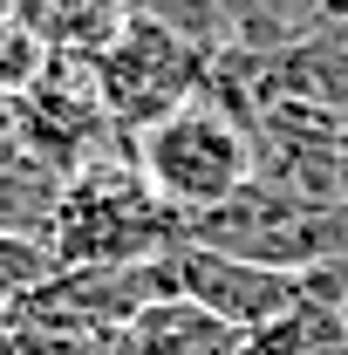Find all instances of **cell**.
Returning <instances> with one entry per match:
<instances>
[{
	"mask_svg": "<svg viewBox=\"0 0 348 355\" xmlns=\"http://www.w3.org/2000/svg\"><path fill=\"white\" fill-rule=\"evenodd\" d=\"M130 164L177 219H205L260 178V137L232 103H218L205 89L184 110H171L164 123L130 137Z\"/></svg>",
	"mask_w": 348,
	"mask_h": 355,
	"instance_id": "obj_1",
	"label": "cell"
},
{
	"mask_svg": "<svg viewBox=\"0 0 348 355\" xmlns=\"http://www.w3.org/2000/svg\"><path fill=\"white\" fill-rule=\"evenodd\" d=\"M184 219L143 184L130 157H103L62 184V212H55V266H150L164 260Z\"/></svg>",
	"mask_w": 348,
	"mask_h": 355,
	"instance_id": "obj_2",
	"label": "cell"
},
{
	"mask_svg": "<svg viewBox=\"0 0 348 355\" xmlns=\"http://www.w3.org/2000/svg\"><path fill=\"white\" fill-rule=\"evenodd\" d=\"M212 62H218L212 48H198L191 35H177V28L130 7V21L89 55V76H96V96H103L110 123L123 137H137L150 123H164L171 110H184L191 96H205Z\"/></svg>",
	"mask_w": 348,
	"mask_h": 355,
	"instance_id": "obj_3",
	"label": "cell"
},
{
	"mask_svg": "<svg viewBox=\"0 0 348 355\" xmlns=\"http://www.w3.org/2000/svg\"><path fill=\"white\" fill-rule=\"evenodd\" d=\"M14 137H21V157L28 164H48V171L76 178L89 164H103L123 130L110 123V110L96 96V76H89L82 55H48L42 83L14 103Z\"/></svg>",
	"mask_w": 348,
	"mask_h": 355,
	"instance_id": "obj_4",
	"label": "cell"
},
{
	"mask_svg": "<svg viewBox=\"0 0 348 355\" xmlns=\"http://www.w3.org/2000/svg\"><path fill=\"white\" fill-rule=\"evenodd\" d=\"M164 273H171V294H184L191 308L218 314L239 335H260L266 321H280V314L301 301V273L232 260V253L198 246V239H177L171 253H164Z\"/></svg>",
	"mask_w": 348,
	"mask_h": 355,
	"instance_id": "obj_5",
	"label": "cell"
},
{
	"mask_svg": "<svg viewBox=\"0 0 348 355\" xmlns=\"http://www.w3.org/2000/svg\"><path fill=\"white\" fill-rule=\"evenodd\" d=\"M116 355H246V335L218 314L191 308L184 294H164L116 335Z\"/></svg>",
	"mask_w": 348,
	"mask_h": 355,
	"instance_id": "obj_6",
	"label": "cell"
},
{
	"mask_svg": "<svg viewBox=\"0 0 348 355\" xmlns=\"http://www.w3.org/2000/svg\"><path fill=\"white\" fill-rule=\"evenodd\" d=\"M21 21H28V35L48 48V55H96V48L110 42L123 21H130L137 0H7Z\"/></svg>",
	"mask_w": 348,
	"mask_h": 355,
	"instance_id": "obj_7",
	"label": "cell"
},
{
	"mask_svg": "<svg viewBox=\"0 0 348 355\" xmlns=\"http://www.w3.org/2000/svg\"><path fill=\"white\" fill-rule=\"evenodd\" d=\"M62 184H69L62 171L28 164V157L0 164V239H35V246H48L55 239V212H62Z\"/></svg>",
	"mask_w": 348,
	"mask_h": 355,
	"instance_id": "obj_8",
	"label": "cell"
},
{
	"mask_svg": "<svg viewBox=\"0 0 348 355\" xmlns=\"http://www.w3.org/2000/svg\"><path fill=\"white\" fill-rule=\"evenodd\" d=\"M42 69H48V48L35 42V35H28V21L0 0V103L14 110L28 89L42 83Z\"/></svg>",
	"mask_w": 348,
	"mask_h": 355,
	"instance_id": "obj_9",
	"label": "cell"
},
{
	"mask_svg": "<svg viewBox=\"0 0 348 355\" xmlns=\"http://www.w3.org/2000/svg\"><path fill=\"white\" fill-rule=\"evenodd\" d=\"M21 157V137H14V110L0 103V164H14Z\"/></svg>",
	"mask_w": 348,
	"mask_h": 355,
	"instance_id": "obj_10",
	"label": "cell"
},
{
	"mask_svg": "<svg viewBox=\"0 0 348 355\" xmlns=\"http://www.w3.org/2000/svg\"><path fill=\"white\" fill-rule=\"evenodd\" d=\"M314 355H348V342H335V349H314Z\"/></svg>",
	"mask_w": 348,
	"mask_h": 355,
	"instance_id": "obj_11",
	"label": "cell"
}]
</instances>
